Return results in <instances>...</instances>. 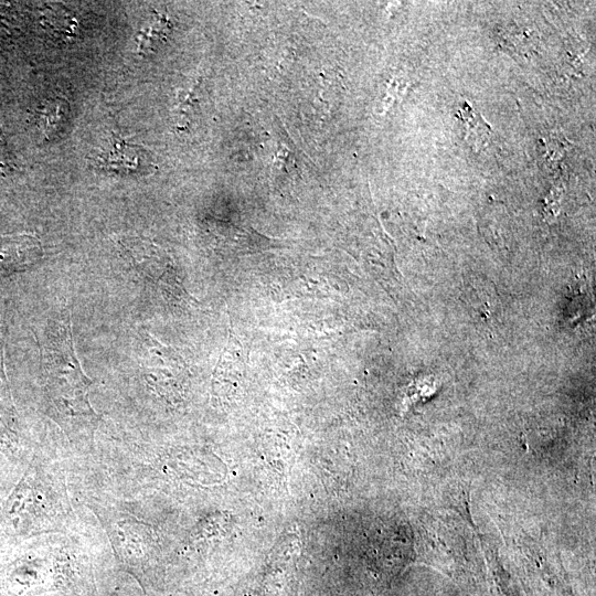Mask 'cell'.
<instances>
[{"label": "cell", "mask_w": 596, "mask_h": 596, "mask_svg": "<svg viewBox=\"0 0 596 596\" xmlns=\"http://www.w3.org/2000/svg\"><path fill=\"white\" fill-rule=\"evenodd\" d=\"M44 353L47 389L56 406L70 415L94 414L87 400L92 382L76 358L68 316L51 327Z\"/></svg>", "instance_id": "cell-1"}, {"label": "cell", "mask_w": 596, "mask_h": 596, "mask_svg": "<svg viewBox=\"0 0 596 596\" xmlns=\"http://www.w3.org/2000/svg\"><path fill=\"white\" fill-rule=\"evenodd\" d=\"M42 255L41 243L33 236L6 237L0 242V274L23 270L36 263Z\"/></svg>", "instance_id": "cell-2"}, {"label": "cell", "mask_w": 596, "mask_h": 596, "mask_svg": "<svg viewBox=\"0 0 596 596\" xmlns=\"http://www.w3.org/2000/svg\"><path fill=\"white\" fill-rule=\"evenodd\" d=\"M140 150L141 149L136 145H129L123 140H118L113 145V148L103 156L100 166L110 170L134 173L145 168L140 157Z\"/></svg>", "instance_id": "cell-3"}, {"label": "cell", "mask_w": 596, "mask_h": 596, "mask_svg": "<svg viewBox=\"0 0 596 596\" xmlns=\"http://www.w3.org/2000/svg\"><path fill=\"white\" fill-rule=\"evenodd\" d=\"M15 411L8 382L0 364V446L10 445L15 438Z\"/></svg>", "instance_id": "cell-4"}, {"label": "cell", "mask_w": 596, "mask_h": 596, "mask_svg": "<svg viewBox=\"0 0 596 596\" xmlns=\"http://www.w3.org/2000/svg\"><path fill=\"white\" fill-rule=\"evenodd\" d=\"M68 110V104L63 98L56 97L45 102L41 108L40 126L46 139L58 134L66 123Z\"/></svg>", "instance_id": "cell-5"}, {"label": "cell", "mask_w": 596, "mask_h": 596, "mask_svg": "<svg viewBox=\"0 0 596 596\" xmlns=\"http://www.w3.org/2000/svg\"><path fill=\"white\" fill-rule=\"evenodd\" d=\"M459 113L465 123L466 136L469 142L476 145L477 148L481 147L488 139L490 127L480 114L478 111L476 113L467 103L460 106Z\"/></svg>", "instance_id": "cell-6"}]
</instances>
